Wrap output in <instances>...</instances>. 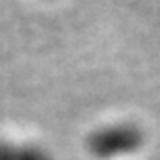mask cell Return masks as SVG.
<instances>
[{"label": "cell", "mask_w": 160, "mask_h": 160, "mask_svg": "<svg viewBox=\"0 0 160 160\" xmlns=\"http://www.w3.org/2000/svg\"><path fill=\"white\" fill-rule=\"evenodd\" d=\"M0 160H50L47 152L33 147H18L0 143Z\"/></svg>", "instance_id": "obj_2"}, {"label": "cell", "mask_w": 160, "mask_h": 160, "mask_svg": "<svg viewBox=\"0 0 160 160\" xmlns=\"http://www.w3.org/2000/svg\"><path fill=\"white\" fill-rule=\"evenodd\" d=\"M143 143V133L133 123L106 125L87 139L89 152L98 158H112L133 152Z\"/></svg>", "instance_id": "obj_1"}]
</instances>
